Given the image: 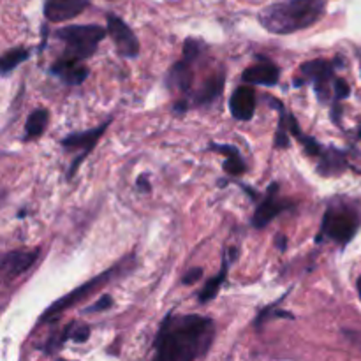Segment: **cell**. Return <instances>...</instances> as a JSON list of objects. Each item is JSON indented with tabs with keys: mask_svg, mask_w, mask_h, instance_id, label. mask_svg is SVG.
<instances>
[{
	"mask_svg": "<svg viewBox=\"0 0 361 361\" xmlns=\"http://www.w3.org/2000/svg\"><path fill=\"white\" fill-rule=\"evenodd\" d=\"M127 267H134V256L126 257L122 263L113 264L111 268L104 270L102 274L95 275L94 279L87 281L85 284L78 286L76 289H73L71 293H67L66 296H62V298H59L56 302H53L51 305L46 309V312L42 314L41 319H39V323H53L55 319H59V317L62 316L66 310L80 305L81 302H85V300L90 298L92 295L99 293V289H102L104 286H108L109 282L116 277V275H120V271L127 270Z\"/></svg>",
	"mask_w": 361,
	"mask_h": 361,
	"instance_id": "277c9868",
	"label": "cell"
},
{
	"mask_svg": "<svg viewBox=\"0 0 361 361\" xmlns=\"http://www.w3.org/2000/svg\"><path fill=\"white\" fill-rule=\"evenodd\" d=\"M39 249L32 250H11L2 256L4 279H16L30 270L39 259Z\"/></svg>",
	"mask_w": 361,
	"mask_h": 361,
	"instance_id": "9a60e30c",
	"label": "cell"
},
{
	"mask_svg": "<svg viewBox=\"0 0 361 361\" xmlns=\"http://www.w3.org/2000/svg\"><path fill=\"white\" fill-rule=\"evenodd\" d=\"M341 60H326V59H314L307 60L300 66L298 76H295L293 85L302 87V85H310L319 97V101L330 102L334 101V83L337 80L335 69H337Z\"/></svg>",
	"mask_w": 361,
	"mask_h": 361,
	"instance_id": "8992f818",
	"label": "cell"
},
{
	"mask_svg": "<svg viewBox=\"0 0 361 361\" xmlns=\"http://www.w3.org/2000/svg\"><path fill=\"white\" fill-rule=\"evenodd\" d=\"M277 247L281 252H286V249H288V238L284 235L277 236Z\"/></svg>",
	"mask_w": 361,
	"mask_h": 361,
	"instance_id": "4316f807",
	"label": "cell"
},
{
	"mask_svg": "<svg viewBox=\"0 0 361 361\" xmlns=\"http://www.w3.org/2000/svg\"><path fill=\"white\" fill-rule=\"evenodd\" d=\"M108 21V34L109 37L115 42L116 53H118L122 59H136L141 51L140 41H137L136 34L133 32V28L126 23L120 16L109 13L106 16Z\"/></svg>",
	"mask_w": 361,
	"mask_h": 361,
	"instance_id": "9c48e42d",
	"label": "cell"
},
{
	"mask_svg": "<svg viewBox=\"0 0 361 361\" xmlns=\"http://www.w3.org/2000/svg\"><path fill=\"white\" fill-rule=\"evenodd\" d=\"M49 123V111L46 108H35L28 115L27 123H25V141H34L39 136H42Z\"/></svg>",
	"mask_w": 361,
	"mask_h": 361,
	"instance_id": "ffe728a7",
	"label": "cell"
},
{
	"mask_svg": "<svg viewBox=\"0 0 361 361\" xmlns=\"http://www.w3.org/2000/svg\"><path fill=\"white\" fill-rule=\"evenodd\" d=\"M328 0H281L264 7L257 21L275 35H289L319 23L326 13Z\"/></svg>",
	"mask_w": 361,
	"mask_h": 361,
	"instance_id": "7a4b0ae2",
	"label": "cell"
},
{
	"mask_svg": "<svg viewBox=\"0 0 361 361\" xmlns=\"http://www.w3.org/2000/svg\"><path fill=\"white\" fill-rule=\"evenodd\" d=\"M267 101L271 108L277 109L279 113V127H277V133H275V148H289V118H291V113L288 111L286 104L282 101H279L277 97L274 95H267Z\"/></svg>",
	"mask_w": 361,
	"mask_h": 361,
	"instance_id": "d6986e66",
	"label": "cell"
},
{
	"mask_svg": "<svg viewBox=\"0 0 361 361\" xmlns=\"http://www.w3.org/2000/svg\"><path fill=\"white\" fill-rule=\"evenodd\" d=\"M88 337H90V326L83 323H78L74 321L73 323V334H71V341L74 342H87Z\"/></svg>",
	"mask_w": 361,
	"mask_h": 361,
	"instance_id": "603a6c76",
	"label": "cell"
},
{
	"mask_svg": "<svg viewBox=\"0 0 361 361\" xmlns=\"http://www.w3.org/2000/svg\"><path fill=\"white\" fill-rule=\"evenodd\" d=\"M208 148L214 152H217V154L224 155L226 161H224V164H222V168H224V171L228 173V175L242 176L243 173L247 171V162L243 161L242 154H240V150L236 147H233V145L212 143Z\"/></svg>",
	"mask_w": 361,
	"mask_h": 361,
	"instance_id": "ac0fdd59",
	"label": "cell"
},
{
	"mask_svg": "<svg viewBox=\"0 0 361 361\" xmlns=\"http://www.w3.org/2000/svg\"><path fill=\"white\" fill-rule=\"evenodd\" d=\"M136 185H137V189L143 190V192H150V190H152V185H150V183H148V176L147 175L137 176Z\"/></svg>",
	"mask_w": 361,
	"mask_h": 361,
	"instance_id": "484cf974",
	"label": "cell"
},
{
	"mask_svg": "<svg viewBox=\"0 0 361 361\" xmlns=\"http://www.w3.org/2000/svg\"><path fill=\"white\" fill-rule=\"evenodd\" d=\"M361 228V204L348 196H334L326 201L321 229L316 242L323 240L337 243L344 249Z\"/></svg>",
	"mask_w": 361,
	"mask_h": 361,
	"instance_id": "3957f363",
	"label": "cell"
},
{
	"mask_svg": "<svg viewBox=\"0 0 361 361\" xmlns=\"http://www.w3.org/2000/svg\"><path fill=\"white\" fill-rule=\"evenodd\" d=\"M111 122L113 118H109L106 120V122L99 123V126L94 127V129L80 130V133H71L60 140V147H62L66 152H69V154L74 155V159L71 161L69 171H67V180L74 178V175L78 173L80 166L83 164L85 159L90 155V152L94 150L95 145L99 143V140L104 136V133L108 130L109 123Z\"/></svg>",
	"mask_w": 361,
	"mask_h": 361,
	"instance_id": "52a82bcc",
	"label": "cell"
},
{
	"mask_svg": "<svg viewBox=\"0 0 361 361\" xmlns=\"http://www.w3.org/2000/svg\"><path fill=\"white\" fill-rule=\"evenodd\" d=\"M88 6L90 0H44L42 13L51 23H63L80 16Z\"/></svg>",
	"mask_w": 361,
	"mask_h": 361,
	"instance_id": "4fadbf2b",
	"label": "cell"
},
{
	"mask_svg": "<svg viewBox=\"0 0 361 361\" xmlns=\"http://www.w3.org/2000/svg\"><path fill=\"white\" fill-rule=\"evenodd\" d=\"M201 277H203V268L194 267V268H189V270L185 271V275L182 277V282L185 286H192V284H196Z\"/></svg>",
	"mask_w": 361,
	"mask_h": 361,
	"instance_id": "d4e9b609",
	"label": "cell"
},
{
	"mask_svg": "<svg viewBox=\"0 0 361 361\" xmlns=\"http://www.w3.org/2000/svg\"><path fill=\"white\" fill-rule=\"evenodd\" d=\"M30 59V49L23 48V46H16V48L7 49L2 55V62H0V69H2V76H7L11 71L16 69L20 63H23L25 60Z\"/></svg>",
	"mask_w": 361,
	"mask_h": 361,
	"instance_id": "44dd1931",
	"label": "cell"
},
{
	"mask_svg": "<svg viewBox=\"0 0 361 361\" xmlns=\"http://www.w3.org/2000/svg\"><path fill=\"white\" fill-rule=\"evenodd\" d=\"M279 189H281V187H279L277 182L271 183V185L268 187L267 194H264L261 200H257V208L252 215V221H250L252 222V228H267V226L270 224L274 219H277L279 215L295 208V203H293V201L281 197Z\"/></svg>",
	"mask_w": 361,
	"mask_h": 361,
	"instance_id": "ba28073f",
	"label": "cell"
},
{
	"mask_svg": "<svg viewBox=\"0 0 361 361\" xmlns=\"http://www.w3.org/2000/svg\"><path fill=\"white\" fill-rule=\"evenodd\" d=\"M356 288H358V295H360V300H361V275H360L358 282H356Z\"/></svg>",
	"mask_w": 361,
	"mask_h": 361,
	"instance_id": "83f0119b",
	"label": "cell"
},
{
	"mask_svg": "<svg viewBox=\"0 0 361 361\" xmlns=\"http://www.w3.org/2000/svg\"><path fill=\"white\" fill-rule=\"evenodd\" d=\"M281 302H282V300H281ZM281 302H277V303H274V305L267 307V309H263L259 314H257L256 321H254V326H256L257 330H259V328L263 326L264 323H268V321H270L274 316H277V317H289V319H293L291 314L284 312V310H277V305Z\"/></svg>",
	"mask_w": 361,
	"mask_h": 361,
	"instance_id": "7402d4cb",
	"label": "cell"
},
{
	"mask_svg": "<svg viewBox=\"0 0 361 361\" xmlns=\"http://www.w3.org/2000/svg\"><path fill=\"white\" fill-rule=\"evenodd\" d=\"M49 74L55 76L56 80L62 81V83L71 85V87H78V85L85 83V80L88 78L90 71H88V67L85 66L83 62H80V60L62 56V59H59L56 62L51 63Z\"/></svg>",
	"mask_w": 361,
	"mask_h": 361,
	"instance_id": "5bb4252c",
	"label": "cell"
},
{
	"mask_svg": "<svg viewBox=\"0 0 361 361\" xmlns=\"http://www.w3.org/2000/svg\"><path fill=\"white\" fill-rule=\"evenodd\" d=\"M257 106V94L250 85H240L229 97V111L240 122H250Z\"/></svg>",
	"mask_w": 361,
	"mask_h": 361,
	"instance_id": "8fae6325",
	"label": "cell"
},
{
	"mask_svg": "<svg viewBox=\"0 0 361 361\" xmlns=\"http://www.w3.org/2000/svg\"><path fill=\"white\" fill-rule=\"evenodd\" d=\"M348 169V157L342 150L334 147H328L326 152L323 154V157L317 161V173L321 176H326V178H331V176H338Z\"/></svg>",
	"mask_w": 361,
	"mask_h": 361,
	"instance_id": "e0dca14e",
	"label": "cell"
},
{
	"mask_svg": "<svg viewBox=\"0 0 361 361\" xmlns=\"http://www.w3.org/2000/svg\"><path fill=\"white\" fill-rule=\"evenodd\" d=\"M113 305V298L111 296H108V295H104V296H101V298L97 300V302L94 303V305H90V307H87V309L83 310L85 314H95V312H104V310H108L109 307Z\"/></svg>",
	"mask_w": 361,
	"mask_h": 361,
	"instance_id": "cb8c5ba5",
	"label": "cell"
},
{
	"mask_svg": "<svg viewBox=\"0 0 361 361\" xmlns=\"http://www.w3.org/2000/svg\"><path fill=\"white\" fill-rule=\"evenodd\" d=\"M226 74L217 73L203 80V83L197 88H194L192 95L189 99V108H208L214 102L219 101V97L224 92Z\"/></svg>",
	"mask_w": 361,
	"mask_h": 361,
	"instance_id": "7c38bea8",
	"label": "cell"
},
{
	"mask_svg": "<svg viewBox=\"0 0 361 361\" xmlns=\"http://www.w3.org/2000/svg\"><path fill=\"white\" fill-rule=\"evenodd\" d=\"M108 35V28L101 25H69L59 28L55 37L63 42V56L66 59L85 62L90 59L99 48V42Z\"/></svg>",
	"mask_w": 361,
	"mask_h": 361,
	"instance_id": "5b68a950",
	"label": "cell"
},
{
	"mask_svg": "<svg viewBox=\"0 0 361 361\" xmlns=\"http://www.w3.org/2000/svg\"><path fill=\"white\" fill-rule=\"evenodd\" d=\"M242 81L249 85H261V87H275L281 81V67L274 60L257 55V62L242 73Z\"/></svg>",
	"mask_w": 361,
	"mask_h": 361,
	"instance_id": "30bf717a",
	"label": "cell"
},
{
	"mask_svg": "<svg viewBox=\"0 0 361 361\" xmlns=\"http://www.w3.org/2000/svg\"><path fill=\"white\" fill-rule=\"evenodd\" d=\"M215 321L201 314L169 312L154 341L152 361H197L215 341Z\"/></svg>",
	"mask_w": 361,
	"mask_h": 361,
	"instance_id": "6da1fadb",
	"label": "cell"
},
{
	"mask_svg": "<svg viewBox=\"0 0 361 361\" xmlns=\"http://www.w3.org/2000/svg\"><path fill=\"white\" fill-rule=\"evenodd\" d=\"M236 256H238V249H236V247H231V249L224 254V257H222L221 271H219L217 275H214L212 279H208V281L204 282L203 288H201L200 295H197L200 303H203L204 305V303H208V302H212V300L217 298L219 291H221V288L226 284V281H228L229 267H231L233 261L236 259Z\"/></svg>",
	"mask_w": 361,
	"mask_h": 361,
	"instance_id": "2e32d148",
	"label": "cell"
}]
</instances>
